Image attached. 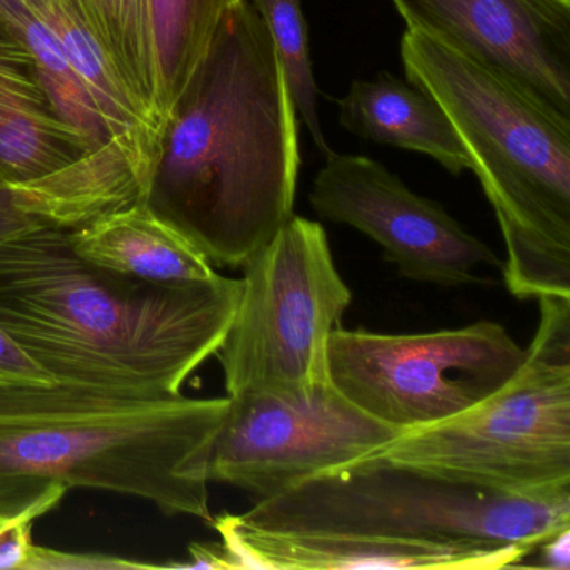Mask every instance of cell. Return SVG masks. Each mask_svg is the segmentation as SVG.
Returning a JSON list of instances; mask_svg holds the SVG:
<instances>
[{
  "instance_id": "25",
  "label": "cell",
  "mask_w": 570,
  "mask_h": 570,
  "mask_svg": "<svg viewBox=\"0 0 570 570\" xmlns=\"http://www.w3.org/2000/svg\"><path fill=\"white\" fill-rule=\"evenodd\" d=\"M189 553H191V562L181 563L178 567H185V569H235L232 556L223 542L219 546L193 543L189 547Z\"/></svg>"
},
{
  "instance_id": "5",
  "label": "cell",
  "mask_w": 570,
  "mask_h": 570,
  "mask_svg": "<svg viewBox=\"0 0 570 570\" xmlns=\"http://www.w3.org/2000/svg\"><path fill=\"white\" fill-rule=\"evenodd\" d=\"M239 522L268 532H323L523 557L570 529V490L509 495L368 459L256 500Z\"/></svg>"
},
{
  "instance_id": "19",
  "label": "cell",
  "mask_w": 570,
  "mask_h": 570,
  "mask_svg": "<svg viewBox=\"0 0 570 570\" xmlns=\"http://www.w3.org/2000/svg\"><path fill=\"white\" fill-rule=\"evenodd\" d=\"M86 24L105 45L129 88L151 111V85L142 41L139 0H71ZM155 119V116H153ZM156 122V121H155Z\"/></svg>"
},
{
  "instance_id": "23",
  "label": "cell",
  "mask_w": 570,
  "mask_h": 570,
  "mask_svg": "<svg viewBox=\"0 0 570 570\" xmlns=\"http://www.w3.org/2000/svg\"><path fill=\"white\" fill-rule=\"evenodd\" d=\"M41 226H46V223L26 212L18 189L0 169V242H6L12 236L24 235Z\"/></svg>"
},
{
  "instance_id": "22",
  "label": "cell",
  "mask_w": 570,
  "mask_h": 570,
  "mask_svg": "<svg viewBox=\"0 0 570 570\" xmlns=\"http://www.w3.org/2000/svg\"><path fill=\"white\" fill-rule=\"evenodd\" d=\"M56 383L0 326V386Z\"/></svg>"
},
{
  "instance_id": "6",
  "label": "cell",
  "mask_w": 570,
  "mask_h": 570,
  "mask_svg": "<svg viewBox=\"0 0 570 570\" xmlns=\"http://www.w3.org/2000/svg\"><path fill=\"white\" fill-rule=\"evenodd\" d=\"M519 372L462 415L412 430L373 459L509 495L570 490V298L540 296Z\"/></svg>"
},
{
  "instance_id": "24",
  "label": "cell",
  "mask_w": 570,
  "mask_h": 570,
  "mask_svg": "<svg viewBox=\"0 0 570 570\" xmlns=\"http://www.w3.org/2000/svg\"><path fill=\"white\" fill-rule=\"evenodd\" d=\"M32 523L0 527V569H24L31 559Z\"/></svg>"
},
{
  "instance_id": "10",
  "label": "cell",
  "mask_w": 570,
  "mask_h": 570,
  "mask_svg": "<svg viewBox=\"0 0 570 570\" xmlns=\"http://www.w3.org/2000/svg\"><path fill=\"white\" fill-rule=\"evenodd\" d=\"M309 205L320 218L352 226L379 243L403 278L432 285L479 283V266H500L492 248L470 235L442 205L406 188L365 156L326 153Z\"/></svg>"
},
{
  "instance_id": "26",
  "label": "cell",
  "mask_w": 570,
  "mask_h": 570,
  "mask_svg": "<svg viewBox=\"0 0 570 570\" xmlns=\"http://www.w3.org/2000/svg\"><path fill=\"white\" fill-rule=\"evenodd\" d=\"M539 549L542 550L543 566L547 569H570V529L562 530V532L550 537Z\"/></svg>"
},
{
  "instance_id": "21",
  "label": "cell",
  "mask_w": 570,
  "mask_h": 570,
  "mask_svg": "<svg viewBox=\"0 0 570 570\" xmlns=\"http://www.w3.org/2000/svg\"><path fill=\"white\" fill-rule=\"evenodd\" d=\"M146 569L153 563L135 562L121 557L98 556V553H68L48 547H32L31 559L26 570L42 569Z\"/></svg>"
},
{
  "instance_id": "11",
  "label": "cell",
  "mask_w": 570,
  "mask_h": 570,
  "mask_svg": "<svg viewBox=\"0 0 570 570\" xmlns=\"http://www.w3.org/2000/svg\"><path fill=\"white\" fill-rule=\"evenodd\" d=\"M422 32L512 78L570 118V0H392Z\"/></svg>"
},
{
  "instance_id": "15",
  "label": "cell",
  "mask_w": 570,
  "mask_h": 570,
  "mask_svg": "<svg viewBox=\"0 0 570 570\" xmlns=\"http://www.w3.org/2000/svg\"><path fill=\"white\" fill-rule=\"evenodd\" d=\"M72 248L102 268L159 283L206 282L215 266L145 202L69 229Z\"/></svg>"
},
{
  "instance_id": "2",
  "label": "cell",
  "mask_w": 570,
  "mask_h": 570,
  "mask_svg": "<svg viewBox=\"0 0 570 570\" xmlns=\"http://www.w3.org/2000/svg\"><path fill=\"white\" fill-rule=\"evenodd\" d=\"M299 163L278 52L239 0L166 118L145 203L213 266L243 268L292 218Z\"/></svg>"
},
{
  "instance_id": "7",
  "label": "cell",
  "mask_w": 570,
  "mask_h": 570,
  "mask_svg": "<svg viewBox=\"0 0 570 570\" xmlns=\"http://www.w3.org/2000/svg\"><path fill=\"white\" fill-rule=\"evenodd\" d=\"M243 272L238 306L216 353L226 396H299L328 385V340L352 292L323 226L293 215Z\"/></svg>"
},
{
  "instance_id": "12",
  "label": "cell",
  "mask_w": 570,
  "mask_h": 570,
  "mask_svg": "<svg viewBox=\"0 0 570 570\" xmlns=\"http://www.w3.org/2000/svg\"><path fill=\"white\" fill-rule=\"evenodd\" d=\"M235 569H502L519 562L513 553L479 552L429 543L323 532H268L238 517L212 520Z\"/></svg>"
},
{
  "instance_id": "17",
  "label": "cell",
  "mask_w": 570,
  "mask_h": 570,
  "mask_svg": "<svg viewBox=\"0 0 570 570\" xmlns=\"http://www.w3.org/2000/svg\"><path fill=\"white\" fill-rule=\"evenodd\" d=\"M0 21L24 42L35 61L39 86L52 112L82 139L89 155L116 156L135 171L131 163L112 142L105 119L99 115L88 89L76 75L61 46L45 22L26 4V0H0Z\"/></svg>"
},
{
  "instance_id": "4",
  "label": "cell",
  "mask_w": 570,
  "mask_h": 570,
  "mask_svg": "<svg viewBox=\"0 0 570 570\" xmlns=\"http://www.w3.org/2000/svg\"><path fill=\"white\" fill-rule=\"evenodd\" d=\"M219 399H122L75 386H0V476H36L212 522Z\"/></svg>"
},
{
  "instance_id": "14",
  "label": "cell",
  "mask_w": 570,
  "mask_h": 570,
  "mask_svg": "<svg viewBox=\"0 0 570 570\" xmlns=\"http://www.w3.org/2000/svg\"><path fill=\"white\" fill-rule=\"evenodd\" d=\"M343 128L358 138L430 156L452 175L470 169L449 116L433 96L390 75L360 79L340 102Z\"/></svg>"
},
{
  "instance_id": "18",
  "label": "cell",
  "mask_w": 570,
  "mask_h": 570,
  "mask_svg": "<svg viewBox=\"0 0 570 570\" xmlns=\"http://www.w3.org/2000/svg\"><path fill=\"white\" fill-rule=\"evenodd\" d=\"M265 22L285 71L289 95L296 112L302 116L313 142L328 153L318 118V88L309 59L308 28L303 16L302 0H249Z\"/></svg>"
},
{
  "instance_id": "9",
  "label": "cell",
  "mask_w": 570,
  "mask_h": 570,
  "mask_svg": "<svg viewBox=\"0 0 570 570\" xmlns=\"http://www.w3.org/2000/svg\"><path fill=\"white\" fill-rule=\"evenodd\" d=\"M228 399L209 480L256 500L373 459L403 435L363 412L332 382L309 395L248 392Z\"/></svg>"
},
{
  "instance_id": "20",
  "label": "cell",
  "mask_w": 570,
  "mask_h": 570,
  "mask_svg": "<svg viewBox=\"0 0 570 570\" xmlns=\"http://www.w3.org/2000/svg\"><path fill=\"white\" fill-rule=\"evenodd\" d=\"M68 487L36 476H0V527L41 519L55 510Z\"/></svg>"
},
{
  "instance_id": "1",
  "label": "cell",
  "mask_w": 570,
  "mask_h": 570,
  "mask_svg": "<svg viewBox=\"0 0 570 570\" xmlns=\"http://www.w3.org/2000/svg\"><path fill=\"white\" fill-rule=\"evenodd\" d=\"M242 278L159 283L79 256L69 229L0 242V326L61 385L173 399L222 348Z\"/></svg>"
},
{
  "instance_id": "3",
  "label": "cell",
  "mask_w": 570,
  "mask_h": 570,
  "mask_svg": "<svg viewBox=\"0 0 570 570\" xmlns=\"http://www.w3.org/2000/svg\"><path fill=\"white\" fill-rule=\"evenodd\" d=\"M406 79L436 99L469 153L505 243L515 298H570V118L492 66L422 32L400 45Z\"/></svg>"
},
{
  "instance_id": "16",
  "label": "cell",
  "mask_w": 570,
  "mask_h": 570,
  "mask_svg": "<svg viewBox=\"0 0 570 570\" xmlns=\"http://www.w3.org/2000/svg\"><path fill=\"white\" fill-rule=\"evenodd\" d=\"M239 0H139L142 41L159 131Z\"/></svg>"
},
{
  "instance_id": "13",
  "label": "cell",
  "mask_w": 570,
  "mask_h": 570,
  "mask_svg": "<svg viewBox=\"0 0 570 570\" xmlns=\"http://www.w3.org/2000/svg\"><path fill=\"white\" fill-rule=\"evenodd\" d=\"M89 155L52 112L24 42L0 21V169L16 188L61 175Z\"/></svg>"
},
{
  "instance_id": "8",
  "label": "cell",
  "mask_w": 570,
  "mask_h": 570,
  "mask_svg": "<svg viewBox=\"0 0 570 570\" xmlns=\"http://www.w3.org/2000/svg\"><path fill=\"white\" fill-rule=\"evenodd\" d=\"M525 350L502 325L382 335L332 333L326 350L332 385L379 422L403 433L462 415L519 372Z\"/></svg>"
}]
</instances>
